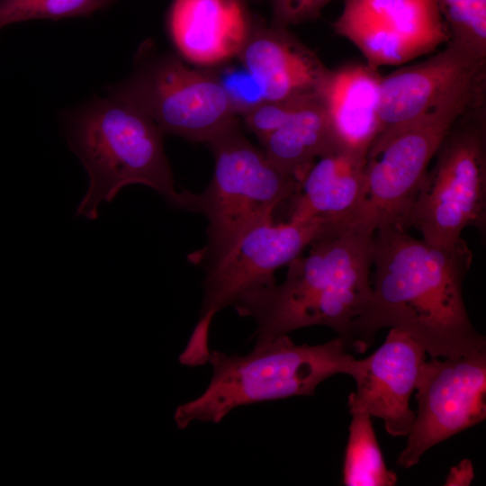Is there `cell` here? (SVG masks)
<instances>
[{
  "instance_id": "3",
  "label": "cell",
  "mask_w": 486,
  "mask_h": 486,
  "mask_svg": "<svg viewBox=\"0 0 486 486\" xmlns=\"http://www.w3.org/2000/svg\"><path fill=\"white\" fill-rule=\"evenodd\" d=\"M64 132L89 180L76 217L97 219L102 202L135 184L155 190L173 207L195 212L196 194L176 188L164 133L134 106L111 95L94 98L67 113Z\"/></svg>"
},
{
  "instance_id": "11",
  "label": "cell",
  "mask_w": 486,
  "mask_h": 486,
  "mask_svg": "<svg viewBox=\"0 0 486 486\" xmlns=\"http://www.w3.org/2000/svg\"><path fill=\"white\" fill-rule=\"evenodd\" d=\"M333 29L375 68L411 61L449 40L436 0H345Z\"/></svg>"
},
{
  "instance_id": "7",
  "label": "cell",
  "mask_w": 486,
  "mask_h": 486,
  "mask_svg": "<svg viewBox=\"0 0 486 486\" xmlns=\"http://www.w3.org/2000/svg\"><path fill=\"white\" fill-rule=\"evenodd\" d=\"M485 101L451 127L434 156L410 209L407 227L434 245H453L462 232L486 225Z\"/></svg>"
},
{
  "instance_id": "8",
  "label": "cell",
  "mask_w": 486,
  "mask_h": 486,
  "mask_svg": "<svg viewBox=\"0 0 486 486\" xmlns=\"http://www.w3.org/2000/svg\"><path fill=\"white\" fill-rule=\"evenodd\" d=\"M133 74L107 87L147 115L163 133L207 142L237 115L210 69L187 66L175 56L140 57Z\"/></svg>"
},
{
  "instance_id": "1",
  "label": "cell",
  "mask_w": 486,
  "mask_h": 486,
  "mask_svg": "<svg viewBox=\"0 0 486 486\" xmlns=\"http://www.w3.org/2000/svg\"><path fill=\"white\" fill-rule=\"evenodd\" d=\"M472 257L464 239L434 245L400 225L377 229L372 294L353 324L348 350L364 353L384 328L409 333L431 357L454 358L486 347L463 297Z\"/></svg>"
},
{
  "instance_id": "24",
  "label": "cell",
  "mask_w": 486,
  "mask_h": 486,
  "mask_svg": "<svg viewBox=\"0 0 486 486\" xmlns=\"http://www.w3.org/2000/svg\"><path fill=\"white\" fill-rule=\"evenodd\" d=\"M333 0H271L274 25L286 27L316 19Z\"/></svg>"
},
{
  "instance_id": "25",
  "label": "cell",
  "mask_w": 486,
  "mask_h": 486,
  "mask_svg": "<svg viewBox=\"0 0 486 486\" xmlns=\"http://www.w3.org/2000/svg\"><path fill=\"white\" fill-rule=\"evenodd\" d=\"M473 477V468L470 460H463L451 469L446 485H469Z\"/></svg>"
},
{
  "instance_id": "20",
  "label": "cell",
  "mask_w": 486,
  "mask_h": 486,
  "mask_svg": "<svg viewBox=\"0 0 486 486\" xmlns=\"http://www.w3.org/2000/svg\"><path fill=\"white\" fill-rule=\"evenodd\" d=\"M449 40L486 58V0H436Z\"/></svg>"
},
{
  "instance_id": "6",
  "label": "cell",
  "mask_w": 486,
  "mask_h": 486,
  "mask_svg": "<svg viewBox=\"0 0 486 486\" xmlns=\"http://www.w3.org/2000/svg\"><path fill=\"white\" fill-rule=\"evenodd\" d=\"M485 85L482 79L374 140L366 156L364 199L355 227L374 232L395 224L409 230L408 217L430 162L454 123L485 101Z\"/></svg>"
},
{
  "instance_id": "23",
  "label": "cell",
  "mask_w": 486,
  "mask_h": 486,
  "mask_svg": "<svg viewBox=\"0 0 486 486\" xmlns=\"http://www.w3.org/2000/svg\"><path fill=\"white\" fill-rule=\"evenodd\" d=\"M316 98L305 100L265 101L243 115V119L248 128L260 140L267 134L279 128L296 110Z\"/></svg>"
},
{
  "instance_id": "14",
  "label": "cell",
  "mask_w": 486,
  "mask_h": 486,
  "mask_svg": "<svg viewBox=\"0 0 486 486\" xmlns=\"http://www.w3.org/2000/svg\"><path fill=\"white\" fill-rule=\"evenodd\" d=\"M236 58L256 79L265 101L319 97L329 70L288 28L273 23L252 25Z\"/></svg>"
},
{
  "instance_id": "26",
  "label": "cell",
  "mask_w": 486,
  "mask_h": 486,
  "mask_svg": "<svg viewBox=\"0 0 486 486\" xmlns=\"http://www.w3.org/2000/svg\"><path fill=\"white\" fill-rule=\"evenodd\" d=\"M117 0H113V2H116Z\"/></svg>"
},
{
  "instance_id": "2",
  "label": "cell",
  "mask_w": 486,
  "mask_h": 486,
  "mask_svg": "<svg viewBox=\"0 0 486 486\" xmlns=\"http://www.w3.org/2000/svg\"><path fill=\"white\" fill-rule=\"evenodd\" d=\"M374 233L357 227L327 232L306 256L288 264L283 283L234 305L239 315L256 320V343L320 325L334 329L347 347L353 324L372 294Z\"/></svg>"
},
{
  "instance_id": "19",
  "label": "cell",
  "mask_w": 486,
  "mask_h": 486,
  "mask_svg": "<svg viewBox=\"0 0 486 486\" xmlns=\"http://www.w3.org/2000/svg\"><path fill=\"white\" fill-rule=\"evenodd\" d=\"M349 436L345 451L343 482L346 486H392L397 475L389 470L378 445L371 416L351 412Z\"/></svg>"
},
{
  "instance_id": "5",
  "label": "cell",
  "mask_w": 486,
  "mask_h": 486,
  "mask_svg": "<svg viewBox=\"0 0 486 486\" xmlns=\"http://www.w3.org/2000/svg\"><path fill=\"white\" fill-rule=\"evenodd\" d=\"M207 143L214 170L206 189L196 194L195 212L208 220V243L193 254L196 263L210 262L249 228L274 220L276 208L290 201L301 184L255 147L237 120Z\"/></svg>"
},
{
  "instance_id": "10",
  "label": "cell",
  "mask_w": 486,
  "mask_h": 486,
  "mask_svg": "<svg viewBox=\"0 0 486 486\" xmlns=\"http://www.w3.org/2000/svg\"><path fill=\"white\" fill-rule=\"evenodd\" d=\"M415 390L418 411L397 460L406 469L432 446L485 419L486 347L425 361Z\"/></svg>"
},
{
  "instance_id": "4",
  "label": "cell",
  "mask_w": 486,
  "mask_h": 486,
  "mask_svg": "<svg viewBox=\"0 0 486 486\" xmlns=\"http://www.w3.org/2000/svg\"><path fill=\"white\" fill-rule=\"evenodd\" d=\"M345 341L334 338L320 345H297L287 334L256 343L245 356L210 351L212 375L205 391L178 406V428L192 422H220L235 408L293 396H312L317 386L335 374L354 377L359 359Z\"/></svg>"
},
{
  "instance_id": "17",
  "label": "cell",
  "mask_w": 486,
  "mask_h": 486,
  "mask_svg": "<svg viewBox=\"0 0 486 486\" xmlns=\"http://www.w3.org/2000/svg\"><path fill=\"white\" fill-rule=\"evenodd\" d=\"M381 79L367 63L328 70L320 98L340 148L367 156L380 129Z\"/></svg>"
},
{
  "instance_id": "13",
  "label": "cell",
  "mask_w": 486,
  "mask_h": 486,
  "mask_svg": "<svg viewBox=\"0 0 486 486\" xmlns=\"http://www.w3.org/2000/svg\"><path fill=\"white\" fill-rule=\"evenodd\" d=\"M426 354L409 333L390 328L383 344L366 358L359 359L354 376L356 391L348 396L350 412L381 418L390 435L407 436L416 415L410 399Z\"/></svg>"
},
{
  "instance_id": "16",
  "label": "cell",
  "mask_w": 486,
  "mask_h": 486,
  "mask_svg": "<svg viewBox=\"0 0 486 486\" xmlns=\"http://www.w3.org/2000/svg\"><path fill=\"white\" fill-rule=\"evenodd\" d=\"M365 164L366 156L340 147L318 158L290 199L288 220L354 226L364 199Z\"/></svg>"
},
{
  "instance_id": "18",
  "label": "cell",
  "mask_w": 486,
  "mask_h": 486,
  "mask_svg": "<svg viewBox=\"0 0 486 486\" xmlns=\"http://www.w3.org/2000/svg\"><path fill=\"white\" fill-rule=\"evenodd\" d=\"M260 142L276 166L301 182L318 158L339 147L320 97L296 110Z\"/></svg>"
},
{
  "instance_id": "21",
  "label": "cell",
  "mask_w": 486,
  "mask_h": 486,
  "mask_svg": "<svg viewBox=\"0 0 486 486\" xmlns=\"http://www.w3.org/2000/svg\"><path fill=\"white\" fill-rule=\"evenodd\" d=\"M113 0H0V30L30 20L88 16Z\"/></svg>"
},
{
  "instance_id": "15",
  "label": "cell",
  "mask_w": 486,
  "mask_h": 486,
  "mask_svg": "<svg viewBox=\"0 0 486 486\" xmlns=\"http://www.w3.org/2000/svg\"><path fill=\"white\" fill-rule=\"evenodd\" d=\"M251 26L243 0H174L167 16L180 54L207 67L235 58Z\"/></svg>"
},
{
  "instance_id": "12",
  "label": "cell",
  "mask_w": 486,
  "mask_h": 486,
  "mask_svg": "<svg viewBox=\"0 0 486 486\" xmlns=\"http://www.w3.org/2000/svg\"><path fill=\"white\" fill-rule=\"evenodd\" d=\"M485 58L448 40L443 50L425 60L382 76L377 137L416 119L454 94L485 79Z\"/></svg>"
},
{
  "instance_id": "22",
  "label": "cell",
  "mask_w": 486,
  "mask_h": 486,
  "mask_svg": "<svg viewBox=\"0 0 486 486\" xmlns=\"http://www.w3.org/2000/svg\"><path fill=\"white\" fill-rule=\"evenodd\" d=\"M219 65L220 68L209 69L225 91L237 116L245 115L265 102L260 85L241 63L240 68Z\"/></svg>"
},
{
  "instance_id": "9",
  "label": "cell",
  "mask_w": 486,
  "mask_h": 486,
  "mask_svg": "<svg viewBox=\"0 0 486 486\" xmlns=\"http://www.w3.org/2000/svg\"><path fill=\"white\" fill-rule=\"evenodd\" d=\"M332 229L320 220H270L249 228L209 262L202 308L195 328L209 333L219 310L275 284L276 269L288 265Z\"/></svg>"
}]
</instances>
